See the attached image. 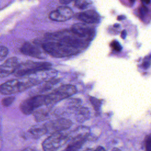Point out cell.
Masks as SVG:
<instances>
[{"label": "cell", "instance_id": "10", "mask_svg": "<svg viewBox=\"0 0 151 151\" xmlns=\"http://www.w3.org/2000/svg\"><path fill=\"white\" fill-rule=\"evenodd\" d=\"M73 15V11L70 7L61 6L51 11L49 14V18L54 21L63 22L70 19Z\"/></svg>", "mask_w": 151, "mask_h": 151}, {"label": "cell", "instance_id": "8", "mask_svg": "<svg viewBox=\"0 0 151 151\" xmlns=\"http://www.w3.org/2000/svg\"><path fill=\"white\" fill-rule=\"evenodd\" d=\"M72 124V122L68 119L59 118L51 120L44 124L46 129L47 133L52 134L54 133L61 132L69 129Z\"/></svg>", "mask_w": 151, "mask_h": 151}, {"label": "cell", "instance_id": "24", "mask_svg": "<svg viewBox=\"0 0 151 151\" xmlns=\"http://www.w3.org/2000/svg\"><path fill=\"white\" fill-rule=\"evenodd\" d=\"M150 64V57L149 55L145 58L142 64V67L145 69H147L149 67Z\"/></svg>", "mask_w": 151, "mask_h": 151}, {"label": "cell", "instance_id": "11", "mask_svg": "<svg viewBox=\"0 0 151 151\" xmlns=\"http://www.w3.org/2000/svg\"><path fill=\"white\" fill-rule=\"evenodd\" d=\"M71 30L78 35L91 41L95 35V29L87 24L77 23L74 24Z\"/></svg>", "mask_w": 151, "mask_h": 151}, {"label": "cell", "instance_id": "7", "mask_svg": "<svg viewBox=\"0 0 151 151\" xmlns=\"http://www.w3.org/2000/svg\"><path fill=\"white\" fill-rule=\"evenodd\" d=\"M45 95H36L24 100L20 104V110L25 114H30L43 105H45Z\"/></svg>", "mask_w": 151, "mask_h": 151}, {"label": "cell", "instance_id": "28", "mask_svg": "<svg viewBox=\"0 0 151 151\" xmlns=\"http://www.w3.org/2000/svg\"><path fill=\"white\" fill-rule=\"evenodd\" d=\"M126 36V30H123L121 32V37H122V38H125Z\"/></svg>", "mask_w": 151, "mask_h": 151}, {"label": "cell", "instance_id": "21", "mask_svg": "<svg viewBox=\"0 0 151 151\" xmlns=\"http://www.w3.org/2000/svg\"><path fill=\"white\" fill-rule=\"evenodd\" d=\"M110 47L113 48V50H114V51H116L117 52L120 51L122 50V47L121 45L120 44V43L116 40H114L111 42Z\"/></svg>", "mask_w": 151, "mask_h": 151}, {"label": "cell", "instance_id": "22", "mask_svg": "<svg viewBox=\"0 0 151 151\" xmlns=\"http://www.w3.org/2000/svg\"><path fill=\"white\" fill-rule=\"evenodd\" d=\"M90 101H91L94 108L96 109V110H99V107H100V101L96 98H94V97H91Z\"/></svg>", "mask_w": 151, "mask_h": 151}, {"label": "cell", "instance_id": "5", "mask_svg": "<svg viewBox=\"0 0 151 151\" xmlns=\"http://www.w3.org/2000/svg\"><path fill=\"white\" fill-rule=\"evenodd\" d=\"M77 92L75 86L71 84L62 85L51 93L45 95V105L54 104L62 100L67 99Z\"/></svg>", "mask_w": 151, "mask_h": 151}, {"label": "cell", "instance_id": "18", "mask_svg": "<svg viewBox=\"0 0 151 151\" xmlns=\"http://www.w3.org/2000/svg\"><path fill=\"white\" fill-rule=\"evenodd\" d=\"M15 97L14 96H9L5 97L2 100V104L5 107H8L10 106L14 101Z\"/></svg>", "mask_w": 151, "mask_h": 151}, {"label": "cell", "instance_id": "4", "mask_svg": "<svg viewBox=\"0 0 151 151\" xmlns=\"http://www.w3.org/2000/svg\"><path fill=\"white\" fill-rule=\"evenodd\" d=\"M51 64L48 62L28 61L19 64L13 74L17 77L28 76L35 74L40 72L48 71L51 68Z\"/></svg>", "mask_w": 151, "mask_h": 151}, {"label": "cell", "instance_id": "17", "mask_svg": "<svg viewBox=\"0 0 151 151\" xmlns=\"http://www.w3.org/2000/svg\"><path fill=\"white\" fill-rule=\"evenodd\" d=\"M91 1H86V0H77L74 1V6L78 9H83L86 8L90 4H91Z\"/></svg>", "mask_w": 151, "mask_h": 151}, {"label": "cell", "instance_id": "16", "mask_svg": "<svg viewBox=\"0 0 151 151\" xmlns=\"http://www.w3.org/2000/svg\"><path fill=\"white\" fill-rule=\"evenodd\" d=\"M90 111L87 107H80L77 110L76 119L78 122H83L89 118Z\"/></svg>", "mask_w": 151, "mask_h": 151}, {"label": "cell", "instance_id": "27", "mask_svg": "<svg viewBox=\"0 0 151 151\" xmlns=\"http://www.w3.org/2000/svg\"><path fill=\"white\" fill-rule=\"evenodd\" d=\"M71 2V1H70V0H60V2L63 4H68L70 3Z\"/></svg>", "mask_w": 151, "mask_h": 151}, {"label": "cell", "instance_id": "25", "mask_svg": "<svg viewBox=\"0 0 151 151\" xmlns=\"http://www.w3.org/2000/svg\"><path fill=\"white\" fill-rule=\"evenodd\" d=\"M21 151H37L35 149L33 148V147H26L25 149H24L23 150H22Z\"/></svg>", "mask_w": 151, "mask_h": 151}, {"label": "cell", "instance_id": "15", "mask_svg": "<svg viewBox=\"0 0 151 151\" xmlns=\"http://www.w3.org/2000/svg\"><path fill=\"white\" fill-rule=\"evenodd\" d=\"M50 108L45 107L38 109L33 112L35 120L37 122H41L46 120L50 114Z\"/></svg>", "mask_w": 151, "mask_h": 151}, {"label": "cell", "instance_id": "30", "mask_svg": "<svg viewBox=\"0 0 151 151\" xmlns=\"http://www.w3.org/2000/svg\"><path fill=\"white\" fill-rule=\"evenodd\" d=\"M84 151H91V150H84Z\"/></svg>", "mask_w": 151, "mask_h": 151}, {"label": "cell", "instance_id": "12", "mask_svg": "<svg viewBox=\"0 0 151 151\" xmlns=\"http://www.w3.org/2000/svg\"><path fill=\"white\" fill-rule=\"evenodd\" d=\"M19 63L18 58L13 57L7 59L2 64L0 65V78H4L14 73Z\"/></svg>", "mask_w": 151, "mask_h": 151}, {"label": "cell", "instance_id": "3", "mask_svg": "<svg viewBox=\"0 0 151 151\" xmlns=\"http://www.w3.org/2000/svg\"><path fill=\"white\" fill-rule=\"evenodd\" d=\"M41 82L39 79L33 77L10 80L0 85V93L5 95L17 93L38 84Z\"/></svg>", "mask_w": 151, "mask_h": 151}, {"label": "cell", "instance_id": "6", "mask_svg": "<svg viewBox=\"0 0 151 151\" xmlns=\"http://www.w3.org/2000/svg\"><path fill=\"white\" fill-rule=\"evenodd\" d=\"M69 140V136L65 132H57L51 134L42 143L44 151H56Z\"/></svg>", "mask_w": 151, "mask_h": 151}, {"label": "cell", "instance_id": "2", "mask_svg": "<svg viewBox=\"0 0 151 151\" xmlns=\"http://www.w3.org/2000/svg\"><path fill=\"white\" fill-rule=\"evenodd\" d=\"M43 50L54 57H65L76 55L81 51L74 47L59 41L46 40L41 44Z\"/></svg>", "mask_w": 151, "mask_h": 151}, {"label": "cell", "instance_id": "29", "mask_svg": "<svg viewBox=\"0 0 151 151\" xmlns=\"http://www.w3.org/2000/svg\"><path fill=\"white\" fill-rule=\"evenodd\" d=\"M112 151H120L119 149H117V148H114L113 150H112Z\"/></svg>", "mask_w": 151, "mask_h": 151}, {"label": "cell", "instance_id": "19", "mask_svg": "<svg viewBox=\"0 0 151 151\" xmlns=\"http://www.w3.org/2000/svg\"><path fill=\"white\" fill-rule=\"evenodd\" d=\"M148 11H149L148 8H147L145 5H141V6L139 7V10H138L139 14L140 15L141 18H143L146 16V15L147 14Z\"/></svg>", "mask_w": 151, "mask_h": 151}, {"label": "cell", "instance_id": "23", "mask_svg": "<svg viewBox=\"0 0 151 151\" xmlns=\"http://www.w3.org/2000/svg\"><path fill=\"white\" fill-rule=\"evenodd\" d=\"M145 146L146 151H150L151 149V139L150 136L148 135L146 137L145 141Z\"/></svg>", "mask_w": 151, "mask_h": 151}, {"label": "cell", "instance_id": "20", "mask_svg": "<svg viewBox=\"0 0 151 151\" xmlns=\"http://www.w3.org/2000/svg\"><path fill=\"white\" fill-rule=\"evenodd\" d=\"M8 54V50L5 46L0 45V61L4 60Z\"/></svg>", "mask_w": 151, "mask_h": 151}, {"label": "cell", "instance_id": "1", "mask_svg": "<svg viewBox=\"0 0 151 151\" xmlns=\"http://www.w3.org/2000/svg\"><path fill=\"white\" fill-rule=\"evenodd\" d=\"M46 40L59 41L67 43L81 52L85 50L90 44V41L78 35L71 29L63 30L52 33H48L45 35Z\"/></svg>", "mask_w": 151, "mask_h": 151}, {"label": "cell", "instance_id": "9", "mask_svg": "<svg viewBox=\"0 0 151 151\" xmlns=\"http://www.w3.org/2000/svg\"><path fill=\"white\" fill-rule=\"evenodd\" d=\"M21 52L27 55L38 58H44L45 51L37 42H26L21 48Z\"/></svg>", "mask_w": 151, "mask_h": 151}, {"label": "cell", "instance_id": "26", "mask_svg": "<svg viewBox=\"0 0 151 151\" xmlns=\"http://www.w3.org/2000/svg\"><path fill=\"white\" fill-rule=\"evenodd\" d=\"M94 151H106V150L103 147L99 146H97Z\"/></svg>", "mask_w": 151, "mask_h": 151}, {"label": "cell", "instance_id": "13", "mask_svg": "<svg viewBox=\"0 0 151 151\" xmlns=\"http://www.w3.org/2000/svg\"><path fill=\"white\" fill-rule=\"evenodd\" d=\"M75 17L87 24H97L99 22L100 19L99 14L96 11L92 9L77 13L75 15Z\"/></svg>", "mask_w": 151, "mask_h": 151}, {"label": "cell", "instance_id": "14", "mask_svg": "<svg viewBox=\"0 0 151 151\" xmlns=\"http://www.w3.org/2000/svg\"><path fill=\"white\" fill-rule=\"evenodd\" d=\"M29 134L33 138L37 139L47 133L44 124H36L32 126L28 130Z\"/></svg>", "mask_w": 151, "mask_h": 151}]
</instances>
